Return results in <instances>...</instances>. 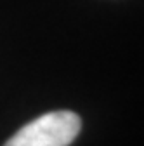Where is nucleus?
<instances>
[{
	"label": "nucleus",
	"instance_id": "nucleus-1",
	"mask_svg": "<svg viewBox=\"0 0 144 146\" xmlns=\"http://www.w3.org/2000/svg\"><path fill=\"white\" fill-rule=\"evenodd\" d=\"M82 118L69 110L49 111L12 134L4 146H69L80 134Z\"/></svg>",
	"mask_w": 144,
	"mask_h": 146
}]
</instances>
